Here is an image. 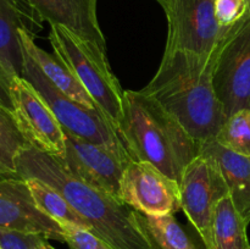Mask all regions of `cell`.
Listing matches in <instances>:
<instances>
[{
  "label": "cell",
  "mask_w": 250,
  "mask_h": 249,
  "mask_svg": "<svg viewBox=\"0 0 250 249\" xmlns=\"http://www.w3.org/2000/svg\"><path fill=\"white\" fill-rule=\"evenodd\" d=\"M215 51L203 56L165 49L158 71L141 89L202 145L216 137L227 117L212 83Z\"/></svg>",
  "instance_id": "6da1fadb"
},
{
  "label": "cell",
  "mask_w": 250,
  "mask_h": 249,
  "mask_svg": "<svg viewBox=\"0 0 250 249\" xmlns=\"http://www.w3.org/2000/svg\"><path fill=\"white\" fill-rule=\"evenodd\" d=\"M16 176L38 178L60 190L90 231L114 249H150L133 209L73 176L58 156L26 146L16 158Z\"/></svg>",
  "instance_id": "7a4b0ae2"
},
{
  "label": "cell",
  "mask_w": 250,
  "mask_h": 249,
  "mask_svg": "<svg viewBox=\"0 0 250 249\" xmlns=\"http://www.w3.org/2000/svg\"><path fill=\"white\" fill-rule=\"evenodd\" d=\"M119 134L133 160L150 163L178 183L202 150V144L142 90H125Z\"/></svg>",
  "instance_id": "3957f363"
},
{
  "label": "cell",
  "mask_w": 250,
  "mask_h": 249,
  "mask_svg": "<svg viewBox=\"0 0 250 249\" xmlns=\"http://www.w3.org/2000/svg\"><path fill=\"white\" fill-rule=\"evenodd\" d=\"M49 42L54 54L70 68L119 132L125 90L110 67L106 51L59 24L50 26Z\"/></svg>",
  "instance_id": "277c9868"
},
{
  "label": "cell",
  "mask_w": 250,
  "mask_h": 249,
  "mask_svg": "<svg viewBox=\"0 0 250 249\" xmlns=\"http://www.w3.org/2000/svg\"><path fill=\"white\" fill-rule=\"evenodd\" d=\"M22 77L28 81L48 104L62 128L84 141L99 144L128 161H133L119 132L100 109L84 106L61 93L42 72L33 59L23 51Z\"/></svg>",
  "instance_id": "5b68a950"
},
{
  "label": "cell",
  "mask_w": 250,
  "mask_h": 249,
  "mask_svg": "<svg viewBox=\"0 0 250 249\" xmlns=\"http://www.w3.org/2000/svg\"><path fill=\"white\" fill-rule=\"evenodd\" d=\"M181 209L197 231L205 249L214 247V219L216 208L229 197V187L217 161L204 150L183 171L180 182Z\"/></svg>",
  "instance_id": "8992f818"
},
{
  "label": "cell",
  "mask_w": 250,
  "mask_h": 249,
  "mask_svg": "<svg viewBox=\"0 0 250 249\" xmlns=\"http://www.w3.org/2000/svg\"><path fill=\"white\" fill-rule=\"evenodd\" d=\"M212 83L227 117L250 109V7L216 48Z\"/></svg>",
  "instance_id": "52a82bcc"
},
{
  "label": "cell",
  "mask_w": 250,
  "mask_h": 249,
  "mask_svg": "<svg viewBox=\"0 0 250 249\" xmlns=\"http://www.w3.org/2000/svg\"><path fill=\"white\" fill-rule=\"evenodd\" d=\"M167 17L165 49H178L198 55L214 54L229 28L216 21L214 0H161Z\"/></svg>",
  "instance_id": "ba28073f"
},
{
  "label": "cell",
  "mask_w": 250,
  "mask_h": 249,
  "mask_svg": "<svg viewBox=\"0 0 250 249\" xmlns=\"http://www.w3.org/2000/svg\"><path fill=\"white\" fill-rule=\"evenodd\" d=\"M11 99L15 121L29 144L62 159L66 153L65 131L33 85L23 77L15 76Z\"/></svg>",
  "instance_id": "9c48e42d"
},
{
  "label": "cell",
  "mask_w": 250,
  "mask_h": 249,
  "mask_svg": "<svg viewBox=\"0 0 250 249\" xmlns=\"http://www.w3.org/2000/svg\"><path fill=\"white\" fill-rule=\"evenodd\" d=\"M121 198L142 214L175 215L181 210L180 183L146 161L133 160L125 168Z\"/></svg>",
  "instance_id": "30bf717a"
},
{
  "label": "cell",
  "mask_w": 250,
  "mask_h": 249,
  "mask_svg": "<svg viewBox=\"0 0 250 249\" xmlns=\"http://www.w3.org/2000/svg\"><path fill=\"white\" fill-rule=\"evenodd\" d=\"M65 136L66 153L60 159L68 171L87 185L122 202V177L125 168L132 161L121 158L105 146L78 138L66 131Z\"/></svg>",
  "instance_id": "8fae6325"
},
{
  "label": "cell",
  "mask_w": 250,
  "mask_h": 249,
  "mask_svg": "<svg viewBox=\"0 0 250 249\" xmlns=\"http://www.w3.org/2000/svg\"><path fill=\"white\" fill-rule=\"evenodd\" d=\"M0 229L65 243L63 227L39 209L27 181L20 177L0 178Z\"/></svg>",
  "instance_id": "7c38bea8"
},
{
  "label": "cell",
  "mask_w": 250,
  "mask_h": 249,
  "mask_svg": "<svg viewBox=\"0 0 250 249\" xmlns=\"http://www.w3.org/2000/svg\"><path fill=\"white\" fill-rule=\"evenodd\" d=\"M43 21L24 0H0V63L12 76L22 77L24 66L20 31L36 34Z\"/></svg>",
  "instance_id": "4fadbf2b"
},
{
  "label": "cell",
  "mask_w": 250,
  "mask_h": 249,
  "mask_svg": "<svg viewBox=\"0 0 250 249\" xmlns=\"http://www.w3.org/2000/svg\"><path fill=\"white\" fill-rule=\"evenodd\" d=\"M42 21L59 24L106 51L97 14L98 0H24Z\"/></svg>",
  "instance_id": "5bb4252c"
},
{
  "label": "cell",
  "mask_w": 250,
  "mask_h": 249,
  "mask_svg": "<svg viewBox=\"0 0 250 249\" xmlns=\"http://www.w3.org/2000/svg\"><path fill=\"white\" fill-rule=\"evenodd\" d=\"M202 150L209 153L219 164L227 183L229 198L244 221L250 224V156L233 153L212 141L203 144Z\"/></svg>",
  "instance_id": "9a60e30c"
},
{
  "label": "cell",
  "mask_w": 250,
  "mask_h": 249,
  "mask_svg": "<svg viewBox=\"0 0 250 249\" xmlns=\"http://www.w3.org/2000/svg\"><path fill=\"white\" fill-rule=\"evenodd\" d=\"M20 37H21L22 49L24 53L28 54L33 59L42 72L61 93L84 106L99 109L87 90L78 82L76 76L55 54H49L48 51L37 45L34 41L36 37L28 31H24V29L20 31Z\"/></svg>",
  "instance_id": "2e32d148"
},
{
  "label": "cell",
  "mask_w": 250,
  "mask_h": 249,
  "mask_svg": "<svg viewBox=\"0 0 250 249\" xmlns=\"http://www.w3.org/2000/svg\"><path fill=\"white\" fill-rule=\"evenodd\" d=\"M136 224L150 249H199L175 215H148L133 210Z\"/></svg>",
  "instance_id": "e0dca14e"
},
{
  "label": "cell",
  "mask_w": 250,
  "mask_h": 249,
  "mask_svg": "<svg viewBox=\"0 0 250 249\" xmlns=\"http://www.w3.org/2000/svg\"><path fill=\"white\" fill-rule=\"evenodd\" d=\"M247 227L248 224L237 211L229 195L224 198L215 212L212 229L215 249H250Z\"/></svg>",
  "instance_id": "ac0fdd59"
},
{
  "label": "cell",
  "mask_w": 250,
  "mask_h": 249,
  "mask_svg": "<svg viewBox=\"0 0 250 249\" xmlns=\"http://www.w3.org/2000/svg\"><path fill=\"white\" fill-rule=\"evenodd\" d=\"M26 181L39 209L49 217L59 222L61 226H76L89 229L84 219L76 211L60 190L38 178H26Z\"/></svg>",
  "instance_id": "d6986e66"
},
{
  "label": "cell",
  "mask_w": 250,
  "mask_h": 249,
  "mask_svg": "<svg viewBox=\"0 0 250 249\" xmlns=\"http://www.w3.org/2000/svg\"><path fill=\"white\" fill-rule=\"evenodd\" d=\"M31 145L15 121L14 114L0 105V178L17 177L16 158Z\"/></svg>",
  "instance_id": "ffe728a7"
},
{
  "label": "cell",
  "mask_w": 250,
  "mask_h": 249,
  "mask_svg": "<svg viewBox=\"0 0 250 249\" xmlns=\"http://www.w3.org/2000/svg\"><path fill=\"white\" fill-rule=\"evenodd\" d=\"M214 141L224 148L250 156V109H242L226 117Z\"/></svg>",
  "instance_id": "44dd1931"
},
{
  "label": "cell",
  "mask_w": 250,
  "mask_h": 249,
  "mask_svg": "<svg viewBox=\"0 0 250 249\" xmlns=\"http://www.w3.org/2000/svg\"><path fill=\"white\" fill-rule=\"evenodd\" d=\"M216 21L222 28H229L241 21L249 11L247 0H214Z\"/></svg>",
  "instance_id": "7402d4cb"
},
{
  "label": "cell",
  "mask_w": 250,
  "mask_h": 249,
  "mask_svg": "<svg viewBox=\"0 0 250 249\" xmlns=\"http://www.w3.org/2000/svg\"><path fill=\"white\" fill-rule=\"evenodd\" d=\"M65 243L70 249H114L90 229L76 226H62Z\"/></svg>",
  "instance_id": "603a6c76"
},
{
  "label": "cell",
  "mask_w": 250,
  "mask_h": 249,
  "mask_svg": "<svg viewBox=\"0 0 250 249\" xmlns=\"http://www.w3.org/2000/svg\"><path fill=\"white\" fill-rule=\"evenodd\" d=\"M43 241H45V238L38 234L0 229V246L2 249H38Z\"/></svg>",
  "instance_id": "cb8c5ba5"
},
{
  "label": "cell",
  "mask_w": 250,
  "mask_h": 249,
  "mask_svg": "<svg viewBox=\"0 0 250 249\" xmlns=\"http://www.w3.org/2000/svg\"><path fill=\"white\" fill-rule=\"evenodd\" d=\"M15 76H12L4 66L0 63V105L12 112L11 83Z\"/></svg>",
  "instance_id": "d4e9b609"
},
{
  "label": "cell",
  "mask_w": 250,
  "mask_h": 249,
  "mask_svg": "<svg viewBox=\"0 0 250 249\" xmlns=\"http://www.w3.org/2000/svg\"><path fill=\"white\" fill-rule=\"evenodd\" d=\"M38 249H56V248H54V247L51 246V244H49L48 241H46V239H45V241L42 242L41 246L38 247Z\"/></svg>",
  "instance_id": "484cf974"
},
{
  "label": "cell",
  "mask_w": 250,
  "mask_h": 249,
  "mask_svg": "<svg viewBox=\"0 0 250 249\" xmlns=\"http://www.w3.org/2000/svg\"><path fill=\"white\" fill-rule=\"evenodd\" d=\"M247 1H248V4H249V7H250V0H247Z\"/></svg>",
  "instance_id": "4316f807"
},
{
  "label": "cell",
  "mask_w": 250,
  "mask_h": 249,
  "mask_svg": "<svg viewBox=\"0 0 250 249\" xmlns=\"http://www.w3.org/2000/svg\"><path fill=\"white\" fill-rule=\"evenodd\" d=\"M156 1H158V2H159V4H160V2H161V0H156Z\"/></svg>",
  "instance_id": "83f0119b"
},
{
  "label": "cell",
  "mask_w": 250,
  "mask_h": 249,
  "mask_svg": "<svg viewBox=\"0 0 250 249\" xmlns=\"http://www.w3.org/2000/svg\"><path fill=\"white\" fill-rule=\"evenodd\" d=\"M0 249H2V247H1V246H0Z\"/></svg>",
  "instance_id": "f1b7e54d"
}]
</instances>
